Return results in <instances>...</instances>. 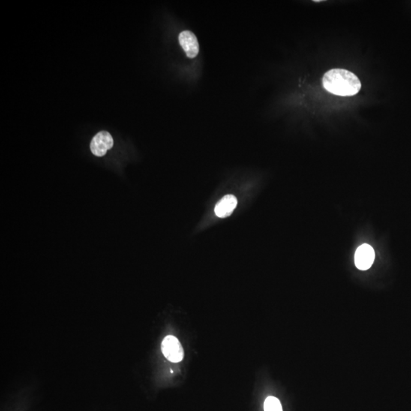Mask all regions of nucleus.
<instances>
[{
	"label": "nucleus",
	"instance_id": "obj_4",
	"mask_svg": "<svg viewBox=\"0 0 411 411\" xmlns=\"http://www.w3.org/2000/svg\"><path fill=\"white\" fill-rule=\"evenodd\" d=\"M375 250L372 246L364 244L357 248L355 253V265L358 269L367 271L370 269L375 260Z\"/></svg>",
	"mask_w": 411,
	"mask_h": 411
},
{
	"label": "nucleus",
	"instance_id": "obj_6",
	"mask_svg": "<svg viewBox=\"0 0 411 411\" xmlns=\"http://www.w3.org/2000/svg\"><path fill=\"white\" fill-rule=\"evenodd\" d=\"M238 201L234 195L223 196L215 207V214L220 218H226L231 216L236 208Z\"/></svg>",
	"mask_w": 411,
	"mask_h": 411
},
{
	"label": "nucleus",
	"instance_id": "obj_2",
	"mask_svg": "<svg viewBox=\"0 0 411 411\" xmlns=\"http://www.w3.org/2000/svg\"><path fill=\"white\" fill-rule=\"evenodd\" d=\"M162 350L166 358L172 363H179L184 358V350L179 340L175 336L165 337L162 343Z\"/></svg>",
	"mask_w": 411,
	"mask_h": 411
},
{
	"label": "nucleus",
	"instance_id": "obj_7",
	"mask_svg": "<svg viewBox=\"0 0 411 411\" xmlns=\"http://www.w3.org/2000/svg\"><path fill=\"white\" fill-rule=\"evenodd\" d=\"M265 411H283L280 400L272 396L268 397L265 402Z\"/></svg>",
	"mask_w": 411,
	"mask_h": 411
},
{
	"label": "nucleus",
	"instance_id": "obj_5",
	"mask_svg": "<svg viewBox=\"0 0 411 411\" xmlns=\"http://www.w3.org/2000/svg\"><path fill=\"white\" fill-rule=\"evenodd\" d=\"M178 40L187 58H194L197 56L199 50V43L196 35L192 31L187 30L181 31Z\"/></svg>",
	"mask_w": 411,
	"mask_h": 411
},
{
	"label": "nucleus",
	"instance_id": "obj_1",
	"mask_svg": "<svg viewBox=\"0 0 411 411\" xmlns=\"http://www.w3.org/2000/svg\"><path fill=\"white\" fill-rule=\"evenodd\" d=\"M324 88L331 94L339 96H352L361 91V80L352 72L343 69H333L324 75Z\"/></svg>",
	"mask_w": 411,
	"mask_h": 411
},
{
	"label": "nucleus",
	"instance_id": "obj_3",
	"mask_svg": "<svg viewBox=\"0 0 411 411\" xmlns=\"http://www.w3.org/2000/svg\"><path fill=\"white\" fill-rule=\"evenodd\" d=\"M113 145L114 139L112 135L107 131H100L91 139L90 149L93 155L102 157L106 155L108 150L111 149Z\"/></svg>",
	"mask_w": 411,
	"mask_h": 411
}]
</instances>
